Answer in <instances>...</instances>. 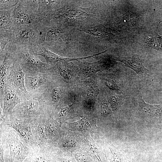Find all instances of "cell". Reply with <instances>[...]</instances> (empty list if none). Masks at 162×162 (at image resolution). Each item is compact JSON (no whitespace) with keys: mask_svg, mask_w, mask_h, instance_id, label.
<instances>
[{"mask_svg":"<svg viewBox=\"0 0 162 162\" xmlns=\"http://www.w3.org/2000/svg\"><path fill=\"white\" fill-rule=\"evenodd\" d=\"M0 146L4 150L5 162H23L31 150L15 130L2 123H0Z\"/></svg>","mask_w":162,"mask_h":162,"instance_id":"1","label":"cell"},{"mask_svg":"<svg viewBox=\"0 0 162 162\" xmlns=\"http://www.w3.org/2000/svg\"><path fill=\"white\" fill-rule=\"evenodd\" d=\"M0 123L15 130L23 143L31 149L38 147L32 134L29 122L18 119L12 115L0 117Z\"/></svg>","mask_w":162,"mask_h":162,"instance_id":"2","label":"cell"},{"mask_svg":"<svg viewBox=\"0 0 162 162\" xmlns=\"http://www.w3.org/2000/svg\"><path fill=\"white\" fill-rule=\"evenodd\" d=\"M44 115L41 102L35 98L23 100L15 107L12 112L16 118L28 122Z\"/></svg>","mask_w":162,"mask_h":162,"instance_id":"3","label":"cell"},{"mask_svg":"<svg viewBox=\"0 0 162 162\" xmlns=\"http://www.w3.org/2000/svg\"><path fill=\"white\" fill-rule=\"evenodd\" d=\"M18 92L19 91L15 87L6 82L3 97L1 100L0 117H5L12 115L13 110L15 107L23 101L19 97Z\"/></svg>","mask_w":162,"mask_h":162,"instance_id":"4","label":"cell"},{"mask_svg":"<svg viewBox=\"0 0 162 162\" xmlns=\"http://www.w3.org/2000/svg\"><path fill=\"white\" fill-rule=\"evenodd\" d=\"M52 146L38 147L31 149L29 154L23 162H58V156L51 149Z\"/></svg>","mask_w":162,"mask_h":162,"instance_id":"5","label":"cell"},{"mask_svg":"<svg viewBox=\"0 0 162 162\" xmlns=\"http://www.w3.org/2000/svg\"><path fill=\"white\" fill-rule=\"evenodd\" d=\"M46 116L42 115L29 121L32 133L38 146H49L46 135L45 124Z\"/></svg>","mask_w":162,"mask_h":162,"instance_id":"6","label":"cell"},{"mask_svg":"<svg viewBox=\"0 0 162 162\" xmlns=\"http://www.w3.org/2000/svg\"><path fill=\"white\" fill-rule=\"evenodd\" d=\"M25 74L18 62H14L11 67L8 80L10 84L15 87L20 92H22L26 97L29 99V95L25 86Z\"/></svg>","mask_w":162,"mask_h":162,"instance_id":"7","label":"cell"},{"mask_svg":"<svg viewBox=\"0 0 162 162\" xmlns=\"http://www.w3.org/2000/svg\"><path fill=\"white\" fill-rule=\"evenodd\" d=\"M116 59L133 69L141 77L146 78L151 74V72L144 67L137 55L128 57H119L117 58Z\"/></svg>","mask_w":162,"mask_h":162,"instance_id":"8","label":"cell"},{"mask_svg":"<svg viewBox=\"0 0 162 162\" xmlns=\"http://www.w3.org/2000/svg\"><path fill=\"white\" fill-rule=\"evenodd\" d=\"M14 15L16 23L20 26L30 24L33 20V16L29 12L20 6L15 10Z\"/></svg>","mask_w":162,"mask_h":162,"instance_id":"9","label":"cell"},{"mask_svg":"<svg viewBox=\"0 0 162 162\" xmlns=\"http://www.w3.org/2000/svg\"><path fill=\"white\" fill-rule=\"evenodd\" d=\"M56 124L50 116L46 117L45 129L46 135L49 145L52 146V142L57 136L58 128Z\"/></svg>","mask_w":162,"mask_h":162,"instance_id":"10","label":"cell"},{"mask_svg":"<svg viewBox=\"0 0 162 162\" xmlns=\"http://www.w3.org/2000/svg\"><path fill=\"white\" fill-rule=\"evenodd\" d=\"M139 103L141 112L146 116H157L162 113V107L160 105L148 104L144 101L142 97Z\"/></svg>","mask_w":162,"mask_h":162,"instance_id":"11","label":"cell"},{"mask_svg":"<svg viewBox=\"0 0 162 162\" xmlns=\"http://www.w3.org/2000/svg\"><path fill=\"white\" fill-rule=\"evenodd\" d=\"M35 55L42 56L49 62L55 63L60 60H66L69 59L61 57L51 52L44 47H40L33 50Z\"/></svg>","mask_w":162,"mask_h":162,"instance_id":"12","label":"cell"},{"mask_svg":"<svg viewBox=\"0 0 162 162\" xmlns=\"http://www.w3.org/2000/svg\"><path fill=\"white\" fill-rule=\"evenodd\" d=\"M28 65L33 68L39 70H47L48 66L34 55L27 52H25L23 54Z\"/></svg>","mask_w":162,"mask_h":162,"instance_id":"13","label":"cell"},{"mask_svg":"<svg viewBox=\"0 0 162 162\" xmlns=\"http://www.w3.org/2000/svg\"><path fill=\"white\" fill-rule=\"evenodd\" d=\"M26 78L28 81V84L30 89L34 91L39 89L47 82L46 76L44 74L27 76Z\"/></svg>","mask_w":162,"mask_h":162,"instance_id":"14","label":"cell"},{"mask_svg":"<svg viewBox=\"0 0 162 162\" xmlns=\"http://www.w3.org/2000/svg\"><path fill=\"white\" fill-rule=\"evenodd\" d=\"M10 61L8 56H6L0 67V97L3 95L4 88L6 82V78L10 68Z\"/></svg>","mask_w":162,"mask_h":162,"instance_id":"15","label":"cell"},{"mask_svg":"<svg viewBox=\"0 0 162 162\" xmlns=\"http://www.w3.org/2000/svg\"><path fill=\"white\" fill-rule=\"evenodd\" d=\"M36 36V33L34 30L29 28H26L19 32L16 36V38L22 42H28L35 39Z\"/></svg>","mask_w":162,"mask_h":162,"instance_id":"16","label":"cell"},{"mask_svg":"<svg viewBox=\"0 0 162 162\" xmlns=\"http://www.w3.org/2000/svg\"><path fill=\"white\" fill-rule=\"evenodd\" d=\"M46 32L44 38L46 41L62 39L64 37L61 32L55 29L47 30Z\"/></svg>","mask_w":162,"mask_h":162,"instance_id":"17","label":"cell"},{"mask_svg":"<svg viewBox=\"0 0 162 162\" xmlns=\"http://www.w3.org/2000/svg\"><path fill=\"white\" fill-rule=\"evenodd\" d=\"M62 92V90L59 87L56 86L52 89L50 94L52 104L56 105L59 102L61 98Z\"/></svg>","mask_w":162,"mask_h":162,"instance_id":"18","label":"cell"},{"mask_svg":"<svg viewBox=\"0 0 162 162\" xmlns=\"http://www.w3.org/2000/svg\"><path fill=\"white\" fill-rule=\"evenodd\" d=\"M10 16L7 12H1L0 29H6L9 28L10 26L11 21Z\"/></svg>","mask_w":162,"mask_h":162,"instance_id":"19","label":"cell"},{"mask_svg":"<svg viewBox=\"0 0 162 162\" xmlns=\"http://www.w3.org/2000/svg\"><path fill=\"white\" fill-rule=\"evenodd\" d=\"M148 39V44L153 48L157 50L162 47V37L159 35L149 37Z\"/></svg>","mask_w":162,"mask_h":162,"instance_id":"20","label":"cell"},{"mask_svg":"<svg viewBox=\"0 0 162 162\" xmlns=\"http://www.w3.org/2000/svg\"><path fill=\"white\" fill-rule=\"evenodd\" d=\"M99 93L98 86L95 83H91L87 85V93L90 98H96Z\"/></svg>","mask_w":162,"mask_h":162,"instance_id":"21","label":"cell"},{"mask_svg":"<svg viewBox=\"0 0 162 162\" xmlns=\"http://www.w3.org/2000/svg\"><path fill=\"white\" fill-rule=\"evenodd\" d=\"M100 67L95 63L90 64L88 65L85 69V72L86 75H92L100 70Z\"/></svg>","mask_w":162,"mask_h":162,"instance_id":"22","label":"cell"},{"mask_svg":"<svg viewBox=\"0 0 162 162\" xmlns=\"http://www.w3.org/2000/svg\"><path fill=\"white\" fill-rule=\"evenodd\" d=\"M58 68L60 75L64 79L68 80L71 78L70 74L66 68L61 66H59Z\"/></svg>","mask_w":162,"mask_h":162,"instance_id":"23","label":"cell"},{"mask_svg":"<svg viewBox=\"0 0 162 162\" xmlns=\"http://www.w3.org/2000/svg\"><path fill=\"white\" fill-rule=\"evenodd\" d=\"M105 85L110 89L113 90H118L119 88L117 84L112 79L107 78L105 80Z\"/></svg>","mask_w":162,"mask_h":162,"instance_id":"24","label":"cell"},{"mask_svg":"<svg viewBox=\"0 0 162 162\" xmlns=\"http://www.w3.org/2000/svg\"><path fill=\"white\" fill-rule=\"evenodd\" d=\"M100 112L101 115L104 116H107L110 112V109L105 101L103 102L101 104Z\"/></svg>","mask_w":162,"mask_h":162,"instance_id":"25","label":"cell"},{"mask_svg":"<svg viewBox=\"0 0 162 162\" xmlns=\"http://www.w3.org/2000/svg\"><path fill=\"white\" fill-rule=\"evenodd\" d=\"M108 99L111 104L115 106L118 105L120 100V97L116 95H111L109 97Z\"/></svg>","mask_w":162,"mask_h":162,"instance_id":"26","label":"cell"},{"mask_svg":"<svg viewBox=\"0 0 162 162\" xmlns=\"http://www.w3.org/2000/svg\"><path fill=\"white\" fill-rule=\"evenodd\" d=\"M58 162H73L72 160L66 156L58 155Z\"/></svg>","mask_w":162,"mask_h":162,"instance_id":"27","label":"cell"},{"mask_svg":"<svg viewBox=\"0 0 162 162\" xmlns=\"http://www.w3.org/2000/svg\"><path fill=\"white\" fill-rule=\"evenodd\" d=\"M0 162H5L4 157V150L2 147L0 146Z\"/></svg>","mask_w":162,"mask_h":162,"instance_id":"28","label":"cell"}]
</instances>
